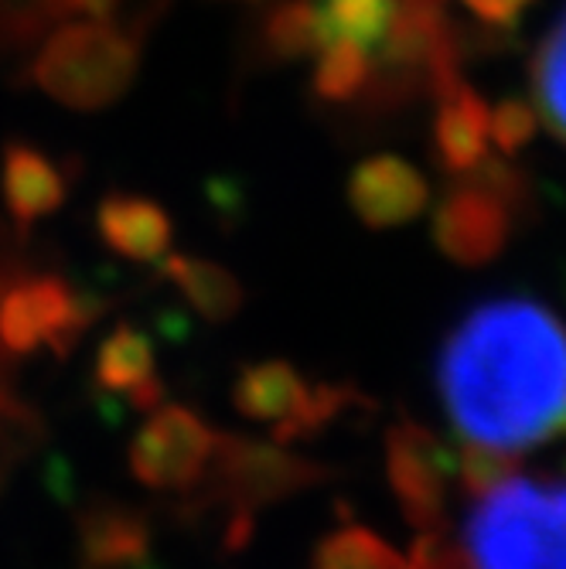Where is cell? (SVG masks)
<instances>
[{
	"label": "cell",
	"mask_w": 566,
	"mask_h": 569,
	"mask_svg": "<svg viewBox=\"0 0 566 569\" xmlns=\"http://www.w3.org/2000/svg\"><path fill=\"white\" fill-rule=\"evenodd\" d=\"M363 396L335 382H307L287 358H267L246 366L232 386V406L252 423H267L270 440L297 443L331 427Z\"/></svg>",
	"instance_id": "obj_4"
},
{
	"label": "cell",
	"mask_w": 566,
	"mask_h": 569,
	"mask_svg": "<svg viewBox=\"0 0 566 569\" xmlns=\"http://www.w3.org/2000/svg\"><path fill=\"white\" fill-rule=\"evenodd\" d=\"M219 433L188 406L150 409L130 443V471L150 491H191L216 457Z\"/></svg>",
	"instance_id": "obj_7"
},
{
	"label": "cell",
	"mask_w": 566,
	"mask_h": 569,
	"mask_svg": "<svg viewBox=\"0 0 566 569\" xmlns=\"http://www.w3.org/2000/svg\"><path fill=\"white\" fill-rule=\"evenodd\" d=\"M437 113L430 127V147H434V161L440 171L460 178L475 171L488 158V107L485 99L465 82L454 79L437 92Z\"/></svg>",
	"instance_id": "obj_11"
},
{
	"label": "cell",
	"mask_w": 566,
	"mask_h": 569,
	"mask_svg": "<svg viewBox=\"0 0 566 569\" xmlns=\"http://www.w3.org/2000/svg\"><path fill=\"white\" fill-rule=\"evenodd\" d=\"M311 569H406V559L366 526H338L311 556Z\"/></svg>",
	"instance_id": "obj_19"
},
{
	"label": "cell",
	"mask_w": 566,
	"mask_h": 569,
	"mask_svg": "<svg viewBox=\"0 0 566 569\" xmlns=\"http://www.w3.org/2000/svg\"><path fill=\"white\" fill-rule=\"evenodd\" d=\"M133 44L110 24H69L34 59V82L72 110H99L130 86Z\"/></svg>",
	"instance_id": "obj_3"
},
{
	"label": "cell",
	"mask_w": 566,
	"mask_h": 569,
	"mask_svg": "<svg viewBox=\"0 0 566 569\" xmlns=\"http://www.w3.org/2000/svg\"><path fill=\"white\" fill-rule=\"evenodd\" d=\"M529 79L539 123H546V130L559 143H566V11L539 41L529 66Z\"/></svg>",
	"instance_id": "obj_17"
},
{
	"label": "cell",
	"mask_w": 566,
	"mask_h": 569,
	"mask_svg": "<svg viewBox=\"0 0 566 569\" xmlns=\"http://www.w3.org/2000/svg\"><path fill=\"white\" fill-rule=\"evenodd\" d=\"M315 66V92L328 102H348L366 89L373 72V56L351 41H328L318 51Z\"/></svg>",
	"instance_id": "obj_20"
},
{
	"label": "cell",
	"mask_w": 566,
	"mask_h": 569,
	"mask_svg": "<svg viewBox=\"0 0 566 569\" xmlns=\"http://www.w3.org/2000/svg\"><path fill=\"white\" fill-rule=\"evenodd\" d=\"M539 130V113L529 99L523 96H505L498 107L488 113V133H491V143L505 153V158H516L523 153L533 137Z\"/></svg>",
	"instance_id": "obj_23"
},
{
	"label": "cell",
	"mask_w": 566,
	"mask_h": 569,
	"mask_svg": "<svg viewBox=\"0 0 566 569\" xmlns=\"http://www.w3.org/2000/svg\"><path fill=\"white\" fill-rule=\"evenodd\" d=\"M348 204L366 229L386 232L414 222L430 201V184L409 161L396 153H376L348 174Z\"/></svg>",
	"instance_id": "obj_10"
},
{
	"label": "cell",
	"mask_w": 566,
	"mask_h": 569,
	"mask_svg": "<svg viewBox=\"0 0 566 569\" xmlns=\"http://www.w3.org/2000/svg\"><path fill=\"white\" fill-rule=\"evenodd\" d=\"M406 569H414V566H409V562H406Z\"/></svg>",
	"instance_id": "obj_25"
},
{
	"label": "cell",
	"mask_w": 566,
	"mask_h": 569,
	"mask_svg": "<svg viewBox=\"0 0 566 569\" xmlns=\"http://www.w3.org/2000/svg\"><path fill=\"white\" fill-rule=\"evenodd\" d=\"M86 569H137L147 559V519L117 501H92L76 522Z\"/></svg>",
	"instance_id": "obj_14"
},
{
	"label": "cell",
	"mask_w": 566,
	"mask_h": 569,
	"mask_svg": "<svg viewBox=\"0 0 566 569\" xmlns=\"http://www.w3.org/2000/svg\"><path fill=\"white\" fill-rule=\"evenodd\" d=\"M457 463H454V481L468 498H485L488 491H495L498 485H505L508 478L519 475V460L516 453L498 450V447H485V443H471L465 440L460 450H454Z\"/></svg>",
	"instance_id": "obj_22"
},
{
	"label": "cell",
	"mask_w": 566,
	"mask_h": 569,
	"mask_svg": "<svg viewBox=\"0 0 566 569\" xmlns=\"http://www.w3.org/2000/svg\"><path fill=\"white\" fill-rule=\"evenodd\" d=\"M92 382L140 412L158 409L165 402V386L158 379V351L150 335L133 325H117L96 348Z\"/></svg>",
	"instance_id": "obj_12"
},
{
	"label": "cell",
	"mask_w": 566,
	"mask_h": 569,
	"mask_svg": "<svg viewBox=\"0 0 566 569\" xmlns=\"http://www.w3.org/2000/svg\"><path fill=\"white\" fill-rule=\"evenodd\" d=\"M516 209L471 178H460L444 191L434 209L430 239L444 260L457 267H488L505 252L516 232Z\"/></svg>",
	"instance_id": "obj_9"
},
{
	"label": "cell",
	"mask_w": 566,
	"mask_h": 569,
	"mask_svg": "<svg viewBox=\"0 0 566 569\" xmlns=\"http://www.w3.org/2000/svg\"><path fill=\"white\" fill-rule=\"evenodd\" d=\"M209 471L212 495H219L232 511L246 515L287 501L331 478L325 463L287 450V443H267L249 437H219Z\"/></svg>",
	"instance_id": "obj_6"
},
{
	"label": "cell",
	"mask_w": 566,
	"mask_h": 569,
	"mask_svg": "<svg viewBox=\"0 0 566 569\" xmlns=\"http://www.w3.org/2000/svg\"><path fill=\"white\" fill-rule=\"evenodd\" d=\"M454 450L424 423L396 420L386 433V481L403 519L434 532L447 511V485L454 481Z\"/></svg>",
	"instance_id": "obj_8"
},
{
	"label": "cell",
	"mask_w": 566,
	"mask_h": 569,
	"mask_svg": "<svg viewBox=\"0 0 566 569\" xmlns=\"http://www.w3.org/2000/svg\"><path fill=\"white\" fill-rule=\"evenodd\" d=\"M468 569H566V481L508 478L475 501L465 526Z\"/></svg>",
	"instance_id": "obj_2"
},
{
	"label": "cell",
	"mask_w": 566,
	"mask_h": 569,
	"mask_svg": "<svg viewBox=\"0 0 566 569\" xmlns=\"http://www.w3.org/2000/svg\"><path fill=\"white\" fill-rule=\"evenodd\" d=\"M161 263H165V277L171 280V287L205 321L222 325V321H232L242 310L246 303L242 283L226 267L212 260H198V256H188V252H168Z\"/></svg>",
	"instance_id": "obj_16"
},
{
	"label": "cell",
	"mask_w": 566,
	"mask_h": 569,
	"mask_svg": "<svg viewBox=\"0 0 566 569\" xmlns=\"http://www.w3.org/2000/svg\"><path fill=\"white\" fill-rule=\"evenodd\" d=\"M437 389L454 430L519 453L566 437V325L526 293L481 300L437 355Z\"/></svg>",
	"instance_id": "obj_1"
},
{
	"label": "cell",
	"mask_w": 566,
	"mask_h": 569,
	"mask_svg": "<svg viewBox=\"0 0 566 569\" xmlns=\"http://www.w3.org/2000/svg\"><path fill=\"white\" fill-rule=\"evenodd\" d=\"M321 48L328 41H351L376 51L393 24L396 0H315Z\"/></svg>",
	"instance_id": "obj_18"
},
{
	"label": "cell",
	"mask_w": 566,
	"mask_h": 569,
	"mask_svg": "<svg viewBox=\"0 0 566 569\" xmlns=\"http://www.w3.org/2000/svg\"><path fill=\"white\" fill-rule=\"evenodd\" d=\"M96 229L117 256L133 263H161L171 252V219L143 194H110L96 212Z\"/></svg>",
	"instance_id": "obj_13"
},
{
	"label": "cell",
	"mask_w": 566,
	"mask_h": 569,
	"mask_svg": "<svg viewBox=\"0 0 566 569\" xmlns=\"http://www.w3.org/2000/svg\"><path fill=\"white\" fill-rule=\"evenodd\" d=\"M267 44L277 59H304L321 51L315 0H284L267 18Z\"/></svg>",
	"instance_id": "obj_21"
},
{
	"label": "cell",
	"mask_w": 566,
	"mask_h": 569,
	"mask_svg": "<svg viewBox=\"0 0 566 569\" xmlns=\"http://www.w3.org/2000/svg\"><path fill=\"white\" fill-rule=\"evenodd\" d=\"M99 303L79 293L72 283L51 273H24L0 280V355L31 358L51 351L69 355L89 331Z\"/></svg>",
	"instance_id": "obj_5"
},
{
	"label": "cell",
	"mask_w": 566,
	"mask_h": 569,
	"mask_svg": "<svg viewBox=\"0 0 566 569\" xmlns=\"http://www.w3.org/2000/svg\"><path fill=\"white\" fill-rule=\"evenodd\" d=\"M0 188H4L8 212L18 226H31L44 216H51L66 201V178L48 161L41 150L14 143L4 153L0 168Z\"/></svg>",
	"instance_id": "obj_15"
},
{
	"label": "cell",
	"mask_w": 566,
	"mask_h": 569,
	"mask_svg": "<svg viewBox=\"0 0 566 569\" xmlns=\"http://www.w3.org/2000/svg\"><path fill=\"white\" fill-rule=\"evenodd\" d=\"M460 4L491 28L516 31L523 14L536 4V0H460Z\"/></svg>",
	"instance_id": "obj_24"
}]
</instances>
